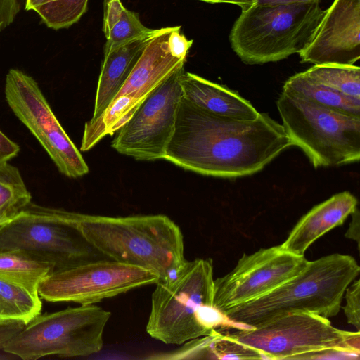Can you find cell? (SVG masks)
<instances>
[{"instance_id":"obj_1","label":"cell","mask_w":360,"mask_h":360,"mask_svg":"<svg viewBox=\"0 0 360 360\" xmlns=\"http://www.w3.org/2000/svg\"><path fill=\"white\" fill-rule=\"evenodd\" d=\"M292 146L267 113L252 121L220 116L181 96L165 160L193 172L238 178L261 171Z\"/></svg>"},{"instance_id":"obj_2","label":"cell","mask_w":360,"mask_h":360,"mask_svg":"<svg viewBox=\"0 0 360 360\" xmlns=\"http://www.w3.org/2000/svg\"><path fill=\"white\" fill-rule=\"evenodd\" d=\"M77 226L99 253L150 270L159 281L173 276L186 261L182 232L166 215L106 217L77 213Z\"/></svg>"},{"instance_id":"obj_3","label":"cell","mask_w":360,"mask_h":360,"mask_svg":"<svg viewBox=\"0 0 360 360\" xmlns=\"http://www.w3.org/2000/svg\"><path fill=\"white\" fill-rule=\"evenodd\" d=\"M155 284L146 325L147 333L154 339L181 345L219 328H243L213 306L211 259L186 261L173 276Z\"/></svg>"},{"instance_id":"obj_4","label":"cell","mask_w":360,"mask_h":360,"mask_svg":"<svg viewBox=\"0 0 360 360\" xmlns=\"http://www.w3.org/2000/svg\"><path fill=\"white\" fill-rule=\"evenodd\" d=\"M360 267L354 257L335 253L308 261L306 266L274 290L224 314L232 322L254 328L292 312L336 316L346 288Z\"/></svg>"},{"instance_id":"obj_5","label":"cell","mask_w":360,"mask_h":360,"mask_svg":"<svg viewBox=\"0 0 360 360\" xmlns=\"http://www.w3.org/2000/svg\"><path fill=\"white\" fill-rule=\"evenodd\" d=\"M320 1L257 4L241 12L229 34L233 51L248 65L277 62L300 53L325 12Z\"/></svg>"},{"instance_id":"obj_6","label":"cell","mask_w":360,"mask_h":360,"mask_svg":"<svg viewBox=\"0 0 360 360\" xmlns=\"http://www.w3.org/2000/svg\"><path fill=\"white\" fill-rule=\"evenodd\" d=\"M282 126L315 168L358 162L360 117L349 115L283 91L277 100Z\"/></svg>"},{"instance_id":"obj_7","label":"cell","mask_w":360,"mask_h":360,"mask_svg":"<svg viewBox=\"0 0 360 360\" xmlns=\"http://www.w3.org/2000/svg\"><path fill=\"white\" fill-rule=\"evenodd\" d=\"M110 312L92 304L39 314L3 347L23 360L48 356H88L99 352Z\"/></svg>"},{"instance_id":"obj_8","label":"cell","mask_w":360,"mask_h":360,"mask_svg":"<svg viewBox=\"0 0 360 360\" xmlns=\"http://www.w3.org/2000/svg\"><path fill=\"white\" fill-rule=\"evenodd\" d=\"M77 216L30 202L0 226V252L25 251L54 262L56 269L94 260L99 252L78 230Z\"/></svg>"},{"instance_id":"obj_9","label":"cell","mask_w":360,"mask_h":360,"mask_svg":"<svg viewBox=\"0 0 360 360\" xmlns=\"http://www.w3.org/2000/svg\"><path fill=\"white\" fill-rule=\"evenodd\" d=\"M231 338L259 352L264 359H294L320 349L341 347L360 352L359 331L342 330L328 318L292 312L254 328L235 329Z\"/></svg>"},{"instance_id":"obj_10","label":"cell","mask_w":360,"mask_h":360,"mask_svg":"<svg viewBox=\"0 0 360 360\" xmlns=\"http://www.w3.org/2000/svg\"><path fill=\"white\" fill-rule=\"evenodd\" d=\"M173 27H162L143 49L131 74L104 112L85 123L80 150L86 152L108 135H113L132 116L144 99L186 60L169 49Z\"/></svg>"},{"instance_id":"obj_11","label":"cell","mask_w":360,"mask_h":360,"mask_svg":"<svg viewBox=\"0 0 360 360\" xmlns=\"http://www.w3.org/2000/svg\"><path fill=\"white\" fill-rule=\"evenodd\" d=\"M158 281L155 273L141 266L94 259L56 269L40 283L38 292L47 302L86 305Z\"/></svg>"},{"instance_id":"obj_12","label":"cell","mask_w":360,"mask_h":360,"mask_svg":"<svg viewBox=\"0 0 360 360\" xmlns=\"http://www.w3.org/2000/svg\"><path fill=\"white\" fill-rule=\"evenodd\" d=\"M4 92L9 108L38 140L61 174L79 178L89 172L80 151L32 77L17 69L9 70Z\"/></svg>"},{"instance_id":"obj_13","label":"cell","mask_w":360,"mask_h":360,"mask_svg":"<svg viewBox=\"0 0 360 360\" xmlns=\"http://www.w3.org/2000/svg\"><path fill=\"white\" fill-rule=\"evenodd\" d=\"M184 64L168 75L115 133L111 146L137 160L164 159L173 135L182 96L180 79Z\"/></svg>"},{"instance_id":"obj_14","label":"cell","mask_w":360,"mask_h":360,"mask_svg":"<svg viewBox=\"0 0 360 360\" xmlns=\"http://www.w3.org/2000/svg\"><path fill=\"white\" fill-rule=\"evenodd\" d=\"M307 262L281 245L244 253L229 273L214 280L213 306L224 314L262 296L298 274Z\"/></svg>"},{"instance_id":"obj_15","label":"cell","mask_w":360,"mask_h":360,"mask_svg":"<svg viewBox=\"0 0 360 360\" xmlns=\"http://www.w3.org/2000/svg\"><path fill=\"white\" fill-rule=\"evenodd\" d=\"M299 56L304 63L354 65L360 58V0H333Z\"/></svg>"},{"instance_id":"obj_16","label":"cell","mask_w":360,"mask_h":360,"mask_svg":"<svg viewBox=\"0 0 360 360\" xmlns=\"http://www.w3.org/2000/svg\"><path fill=\"white\" fill-rule=\"evenodd\" d=\"M356 208L354 195L348 191L337 193L304 215L280 245L290 252L303 256L314 242L342 224Z\"/></svg>"},{"instance_id":"obj_17","label":"cell","mask_w":360,"mask_h":360,"mask_svg":"<svg viewBox=\"0 0 360 360\" xmlns=\"http://www.w3.org/2000/svg\"><path fill=\"white\" fill-rule=\"evenodd\" d=\"M180 83L184 98L210 112L243 121L259 116L250 101L225 86L185 71Z\"/></svg>"},{"instance_id":"obj_18","label":"cell","mask_w":360,"mask_h":360,"mask_svg":"<svg viewBox=\"0 0 360 360\" xmlns=\"http://www.w3.org/2000/svg\"><path fill=\"white\" fill-rule=\"evenodd\" d=\"M160 29L104 55L90 120L98 118L107 108L131 74L143 49Z\"/></svg>"},{"instance_id":"obj_19","label":"cell","mask_w":360,"mask_h":360,"mask_svg":"<svg viewBox=\"0 0 360 360\" xmlns=\"http://www.w3.org/2000/svg\"><path fill=\"white\" fill-rule=\"evenodd\" d=\"M56 269L54 262L25 251L0 252V278L37 293L40 283Z\"/></svg>"},{"instance_id":"obj_20","label":"cell","mask_w":360,"mask_h":360,"mask_svg":"<svg viewBox=\"0 0 360 360\" xmlns=\"http://www.w3.org/2000/svg\"><path fill=\"white\" fill-rule=\"evenodd\" d=\"M283 91H289L319 105L360 117V98L346 96L310 79L304 72L289 77Z\"/></svg>"},{"instance_id":"obj_21","label":"cell","mask_w":360,"mask_h":360,"mask_svg":"<svg viewBox=\"0 0 360 360\" xmlns=\"http://www.w3.org/2000/svg\"><path fill=\"white\" fill-rule=\"evenodd\" d=\"M39 293L0 278V323L19 321L25 325L41 314Z\"/></svg>"},{"instance_id":"obj_22","label":"cell","mask_w":360,"mask_h":360,"mask_svg":"<svg viewBox=\"0 0 360 360\" xmlns=\"http://www.w3.org/2000/svg\"><path fill=\"white\" fill-rule=\"evenodd\" d=\"M19 169L6 162L0 164V226L19 214L30 202Z\"/></svg>"},{"instance_id":"obj_23","label":"cell","mask_w":360,"mask_h":360,"mask_svg":"<svg viewBox=\"0 0 360 360\" xmlns=\"http://www.w3.org/2000/svg\"><path fill=\"white\" fill-rule=\"evenodd\" d=\"M312 81L346 96L360 98V68L354 65H314L304 72Z\"/></svg>"},{"instance_id":"obj_24","label":"cell","mask_w":360,"mask_h":360,"mask_svg":"<svg viewBox=\"0 0 360 360\" xmlns=\"http://www.w3.org/2000/svg\"><path fill=\"white\" fill-rule=\"evenodd\" d=\"M89 0H57L35 11L49 28H66L81 18L87 10Z\"/></svg>"},{"instance_id":"obj_25","label":"cell","mask_w":360,"mask_h":360,"mask_svg":"<svg viewBox=\"0 0 360 360\" xmlns=\"http://www.w3.org/2000/svg\"><path fill=\"white\" fill-rule=\"evenodd\" d=\"M155 30L156 29L144 26L136 13L125 8L120 20L106 37L103 49L104 55L134 39L150 34Z\"/></svg>"},{"instance_id":"obj_26","label":"cell","mask_w":360,"mask_h":360,"mask_svg":"<svg viewBox=\"0 0 360 360\" xmlns=\"http://www.w3.org/2000/svg\"><path fill=\"white\" fill-rule=\"evenodd\" d=\"M210 359H264L255 349L217 330L210 335L209 344Z\"/></svg>"},{"instance_id":"obj_27","label":"cell","mask_w":360,"mask_h":360,"mask_svg":"<svg viewBox=\"0 0 360 360\" xmlns=\"http://www.w3.org/2000/svg\"><path fill=\"white\" fill-rule=\"evenodd\" d=\"M345 290L346 304L342 307L347 322L360 329V280H354Z\"/></svg>"},{"instance_id":"obj_28","label":"cell","mask_w":360,"mask_h":360,"mask_svg":"<svg viewBox=\"0 0 360 360\" xmlns=\"http://www.w3.org/2000/svg\"><path fill=\"white\" fill-rule=\"evenodd\" d=\"M360 352L347 347H335L297 356L294 359H359Z\"/></svg>"},{"instance_id":"obj_29","label":"cell","mask_w":360,"mask_h":360,"mask_svg":"<svg viewBox=\"0 0 360 360\" xmlns=\"http://www.w3.org/2000/svg\"><path fill=\"white\" fill-rule=\"evenodd\" d=\"M180 30V26L173 27L168 40L169 49L174 57L186 60L193 41L188 40L184 34H181Z\"/></svg>"},{"instance_id":"obj_30","label":"cell","mask_w":360,"mask_h":360,"mask_svg":"<svg viewBox=\"0 0 360 360\" xmlns=\"http://www.w3.org/2000/svg\"><path fill=\"white\" fill-rule=\"evenodd\" d=\"M124 8L120 0H104L103 32L105 37L120 20Z\"/></svg>"},{"instance_id":"obj_31","label":"cell","mask_w":360,"mask_h":360,"mask_svg":"<svg viewBox=\"0 0 360 360\" xmlns=\"http://www.w3.org/2000/svg\"><path fill=\"white\" fill-rule=\"evenodd\" d=\"M19 10V0H0V31L13 21Z\"/></svg>"},{"instance_id":"obj_32","label":"cell","mask_w":360,"mask_h":360,"mask_svg":"<svg viewBox=\"0 0 360 360\" xmlns=\"http://www.w3.org/2000/svg\"><path fill=\"white\" fill-rule=\"evenodd\" d=\"M19 151V146L0 130V164L8 162L17 156Z\"/></svg>"},{"instance_id":"obj_33","label":"cell","mask_w":360,"mask_h":360,"mask_svg":"<svg viewBox=\"0 0 360 360\" xmlns=\"http://www.w3.org/2000/svg\"><path fill=\"white\" fill-rule=\"evenodd\" d=\"M25 326L24 323L19 321L0 323V349Z\"/></svg>"},{"instance_id":"obj_34","label":"cell","mask_w":360,"mask_h":360,"mask_svg":"<svg viewBox=\"0 0 360 360\" xmlns=\"http://www.w3.org/2000/svg\"><path fill=\"white\" fill-rule=\"evenodd\" d=\"M352 218L349 226L345 233V237L353 240L357 243L359 248V212L356 208L352 214Z\"/></svg>"},{"instance_id":"obj_35","label":"cell","mask_w":360,"mask_h":360,"mask_svg":"<svg viewBox=\"0 0 360 360\" xmlns=\"http://www.w3.org/2000/svg\"><path fill=\"white\" fill-rule=\"evenodd\" d=\"M208 3H230L239 6L243 11H245L257 4V0H199Z\"/></svg>"},{"instance_id":"obj_36","label":"cell","mask_w":360,"mask_h":360,"mask_svg":"<svg viewBox=\"0 0 360 360\" xmlns=\"http://www.w3.org/2000/svg\"><path fill=\"white\" fill-rule=\"evenodd\" d=\"M259 5H278V4H290L295 3H305L314 1L321 0H257Z\"/></svg>"},{"instance_id":"obj_37","label":"cell","mask_w":360,"mask_h":360,"mask_svg":"<svg viewBox=\"0 0 360 360\" xmlns=\"http://www.w3.org/2000/svg\"><path fill=\"white\" fill-rule=\"evenodd\" d=\"M57 0H26L25 9L36 11L37 8Z\"/></svg>"}]
</instances>
